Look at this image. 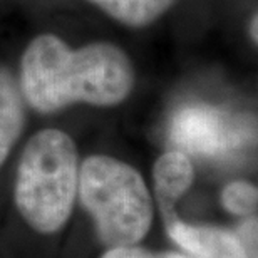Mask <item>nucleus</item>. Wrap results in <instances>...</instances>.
Masks as SVG:
<instances>
[{
  "mask_svg": "<svg viewBox=\"0 0 258 258\" xmlns=\"http://www.w3.org/2000/svg\"><path fill=\"white\" fill-rule=\"evenodd\" d=\"M101 258H186L181 253L173 251H149L139 246H121V248H109Z\"/></svg>",
  "mask_w": 258,
  "mask_h": 258,
  "instance_id": "obj_10",
  "label": "nucleus"
},
{
  "mask_svg": "<svg viewBox=\"0 0 258 258\" xmlns=\"http://www.w3.org/2000/svg\"><path fill=\"white\" fill-rule=\"evenodd\" d=\"M154 189H156L158 203L164 218L171 221L176 218L174 205L191 186L195 179L193 164L186 153L173 149L161 154L153 168Z\"/></svg>",
  "mask_w": 258,
  "mask_h": 258,
  "instance_id": "obj_6",
  "label": "nucleus"
},
{
  "mask_svg": "<svg viewBox=\"0 0 258 258\" xmlns=\"http://www.w3.org/2000/svg\"><path fill=\"white\" fill-rule=\"evenodd\" d=\"M81 203L109 248L134 246L153 223V200L143 176L121 159L89 156L79 168Z\"/></svg>",
  "mask_w": 258,
  "mask_h": 258,
  "instance_id": "obj_3",
  "label": "nucleus"
},
{
  "mask_svg": "<svg viewBox=\"0 0 258 258\" xmlns=\"http://www.w3.org/2000/svg\"><path fill=\"white\" fill-rule=\"evenodd\" d=\"M256 186L248 181H233L225 186L221 193V203L225 210L233 215H253L256 210Z\"/></svg>",
  "mask_w": 258,
  "mask_h": 258,
  "instance_id": "obj_9",
  "label": "nucleus"
},
{
  "mask_svg": "<svg viewBox=\"0 0 258 258\" xmlns=\"http://www.w3.org/2000/svg\"><path fill=\"white\" fill-rule=\"evenodd\" d=\"M256 20H258V17H256V15H253V19H251V22H250V35H251V39H253V42H256V39H258Z\"/></svg>",
  "mask_w": 258,
  "mask_h": 258,
  "instance_id": "obj_12",
  "label": "nucleus"
},
{
  "mask_svg": "<svg viewBox=\"0 0 258 258\" xmlns=\"http://www.w3.org/2000/svg\"><path fill=\"white\" fill-rule=\"evenodd\" d=\"M250 134L228 112L210 106H186L174 114L169 126L171 141L184 151L218 156L236 149Z\"/></svg>",
  "mask_w": 258,
  "mask_h": 258,
  "instance_id": "obj_4",
  "label": "nucleus"
},
{
  "mask_svg": "<svg viewBox=\"0 0 258 258\" xmlns=\"http://www.w3.org/2000/svg\"><path fill=\"white\" fill-rule=\"evenodd\" d=\"M79 183L77 149L69 134L44 129L25 146L15 179L20 216L39 233H55L72 213Z\"/></svg>",
  "mask_w": 258,
  "mask_h": 258,
  "instance_id": "obj_2",
  "label": "nucleus"
},
{
  "mask_svg": "<svg viewBox=\"0 0 258 258\" xmlns=\"http://www.w3.org/2000/svg\"><path fill=\"white\" fill-rule=\"evenodd\" d=\"M168 233L186 251V258H248L236 233L206 225H189L174 218Z\"/></svg>",
  "mask_w": 258,
  "mask_h": 258,
  "instance_id": "obj_5",
  "label": "nucleus"
},
{
  "mask_svg": "<svg viewBox=\"0 0 258 258\" xmlns=\"http://www.w3.org/2000/svg\"><path fill=\"white\" fill-rule=\"evenodd\" d=\"M25 122L24 96L7 71L0 69V166L12 151Z\"/></svg>",
  "mask_w": 258,
  "mask_h": 258,
  "instance_id": "obj_7",
  "label": "nucleus"
},
{
  "mask_svg": "<svg viewBox=\"0 0 258 258\" xmlns=\"http://www.w3.org/2000/svg\"><path fill=\"white\" fill-rule=\"evenodd\" d=\"M134 69L122 49L92 42L71 49L52 34L35 37L20 64V91L39 112H55L74 102L114 106L129 96Z\"/></svg>",
  "mask_w": 258,
  "mask_h": 258,
  "instance_id": "obj_1",
  "label": "nucleus"
},
{
  "mask_svg": "<svg viewBox=\"0 0 258 258\" xmlns=\"http://www.w3.org/2000/svg\"><path fill=\"white\" fill-rule=\"evenodd\" d=\"M106 10L111 17L131 27L154 22L174 4V0H89Z\"/></svg>",
  "mask_w": 258,
  "mask_h": 258,
  "instance_id": "obj_8",
  "label": "nucleus"
},
{
  "mask_svg": "<svg viewBox=\"0 0 258 258\" xmlns=\"http://www.w3.org/2000/svg\"><path fill=\"white\" fill-rule=\"evenodd\" d=\"M238 236L241 246H243L245 253L248 255V258H256V220L248 218L241 225V228L238 230Z\"/></svg>",
  "mask_w": 258,
  "mask_h": 258,
  "instance_id": "obj_11",
  "label": "nucleus"
}]
</instances>
